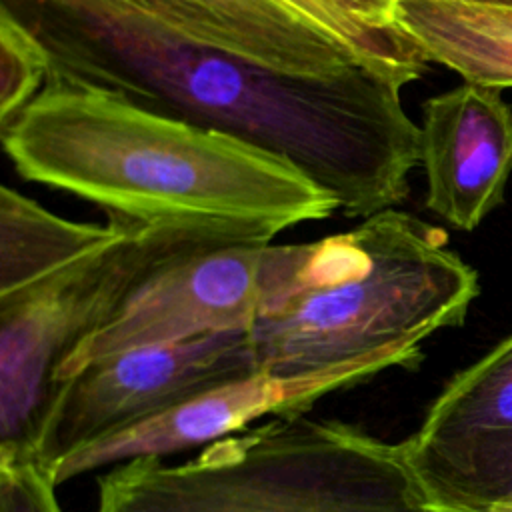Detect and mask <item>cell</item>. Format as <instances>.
Masks as SVG:
<instances>
[{
  "instance_id": "6da1fadb",
  "label": "cell",
  "mask_w": 512,
  "mask_h": 512,
  "mask_svg": "<svg viewBox=\"0 0 512 512\" xmlns=\"http://www.w3.org/2000/svg\"><path fill=\"white\" fill-rule=\"evenodd\" d=\"M42 44L50 74L218 130L292 162L348 218L396 208L420 164V126L396 84L274 72L186 38L128 0H0Z\"/></svg>"
},
{
  "instance_id": "7a4b0ae2",
  "label": "cell",
  "mask_w": 512,
  "mask_h": 512,
  "mask_svg": "<svg viewBox=\"0 0 512 512\" xmlns=\"http://www.w3.org/2000/svg\"><path fill=\"white\" fill-rule=\"evenodd\" d=\"M0 136L24 180L132 224L208 222L272 240L340 212L282 156L56 74Z\"/></svg>"
},
{
  "instance_id": "3957f363",
  "label": "cell",
  "mask_w": 512,
  "mask_h": 512,
  "mask_svg": "<svg viewBox=\"0 0 512 512\" xmlns=\"http://www.w3.org/2000/svg\"><path fill=\"white\" fill-rule=\"evenodd\" d=\"M478 274L440 226L398 208L304 244H270L250 340L258 370L294 376L378 354L422 362V344L462 326Z\"/></svg>"
},
{
  "instance_id": "277c9868",
  "label": "cell",
  "mask_w": 512,
  "mask_h": 512,
  "mask_svg": "<svg viewBox=\"0 0 512 512\" xmlns=\"http://www.w3.org/2000/svg\"><path fill=\"white\" fill-rule=\"evenodd\" d=\"M96 512H436L404 452L362 428L276 416L182 464L142 456L98 482Z\"/></svg>"
},
{
  "instance_id": "5b68a950",
  "label": "cell",
  "mask_w": 512,
  "mask_h": 512,
  "mask_svg": "<svg viewBox=\"0 0 512 512\" xmlns=\"http://www.w3.org/2000/svg\"><path fill=\"white\" fill-rule=\"evenodd\" d=\"M230 240L266 238L208 222L130 224L116 240L0 294V458L32 456L58 364L150 272Z\"/></svg>"
},
{
  "instance_id": "8992f818",
  "label": "cell",
  "mask_w": 512,
  "mask_h": 512,
  "mask_svg": "<svg viewBox=\"0 0 512 512\" xmlns=\"http://www.w3.org/2000/svg\"><path fill=\"white\" fill-rule=\"evenodd\" d=\"M258 370L248 330L218 332L102 358L54 386L32 456H64Z\"/></svg>"
},
{
  "instance_id": "52a82bcc",
  "label": "cell",
  "mask_w": 512,
  "mask_h": 512,
  "mask_svg": "<svg viewBox=\"0 0 512 512\" xmlns=\"http://www.w3.org/2000/svg\"><path fill=\"white\" fill-rule=\"evenodd\" d=\"M268 240H230L172 258L150 272L58 364L54 386L82 368L138 348L250 330L262 294Z\"/></svg>"
},
{
  "instance_id": "ba28073f",
  "label": "cell",
  "mask_w": 512,
  "mask_h": 512,
  "mask_svg": "<svg viewBox=\"0 0 512 512\" xmlns=\"http://www.w3.org/2000/svg\"><path fill=\"white\" fill-rule=\"evenodd\" d=\"M402 354H378L312 374L282 376L256 370L210 388L146 422L88 444L48 472L56 486L90 470L122 464L142 456H166L210 444L250 428L262 416L306 412L322 396L356 386L390 368H416Z\"/></svg>"
},
{
  "instance_id": "9c48e42d",
  "label": "cell",
  "mask_w": 512,
  "mask_h": 512,
  "mask_svg": "<svg viewBox=\"0 0 512 512\" xmlns=\"http://www.w3.org/2000/svg\"><path fill=\"white\" fill-rule=\"evenodd\" d=\"M426 208L470 232L504 200L512 172V108L498 88L464 82L422 106Z\"/></svg>"
},
{
  "instance_id": "30bf717a",
  "label": "cell",
  "mask_w": 512,
  "mask_h": 512,
  "mask_svg": "<svg viewBox=\"0 0 512 512\" xmlns=\"http://www.w3.org/2000/svg\"><path fill=\"white\" fill-rule=\"evenodd\" d=\"M128 2L186 38L274 72L336 78L366 68L342 40L274 0Z\"/></svg>"
},
{
  "instance_id": "8fae6325",
  "label": "cell",
  "mask_w": 512,
  "mask_h": 512,
  "mask_svg": "<svg viewBox=\"0 0 512 512\" xmlns=\"http://www.w3.org/2000/svg\"><path fill=\"white\" fill-rule=\"evenodd\" d=\"M512 434V334L450 378L404 452L422 476L464 452Z\"/></svg>"
},
{
  "instance_id": "7c38bea8",
  "label": "cell",
  "mask_w": 512,
  "mask_h": 512,
  "mask_svg": "<svg viewBox=\"0 0 512 512\" xmlns=\"http://www.w3.org/2000/svg\"><path fill=\"white\" fill-rule=\"evenodd\" d=\"M398 30L428 62L464 82L512 88V6L458 0H396Z\"/></svg>"
},
{
  "instance_id": "4fadbf2b",
  "label": "cell",
  "mask_w": 512,
  "mask_h": 512,
  "mask_svg": "<svg viewBox=\"0 0 512 512\" xmlns=\"http://www.w3.org/2000/svg\"><path fill=\"white\" fill-rule=\"evenodd\" d=\"M132 222H74L26 194L0 188V294L14 292L116 240Z\"/></svg>"
},
{
  "instance_id": "5bb4252c",
  "label": "cell",
  "mask_w": 512,
  "mask_h": 512,
  "mask_svg": "<svg viewBox=\"0 0 512 512\" xmlns=\"http://www.w3.org/2000/svg\"><path fill=\"white\" fill-rule=\"evenodd\" d=\"M314 2L336 20L348 46L380 78L404 88L426 72L428 60L396 26V0Z\"/></svg>"
},
{
  "instance_id": "9a60e30c",
  "label": "cell",
  "mask_w": 512,
  "mask_h": 512,
  "mask_svg": "<svg viewBox=\"0 0 512 512\" xmlns=\"http://www.w3.org/2000/svg\"><path fill=\"white\" fill-rule=\"evenodd\" d=\"M416 480L436 512H488L512 498V434L484 442Z\"/></svg>"
},
{
  "instance_id": "2e32d148",
  "label": "cell",
  "mask_w": 512,
  "mask_h": 512,
  "mask_svg": "<svg viewBox=\"0 0 512 512\" xmlns=\"http://www.w3.org/2000/svg\"><path fill=\"white\" fill-rule=\"evenodd\" d=\"M50 60L36 36L0 8V124L18 114L44 86Z\"/></svg>"
},
{
  "instance_id": "e0dca14e",
  "label": "cell",
  "mask_w": 512,
  "mask_h": 512,
  "mask_svg": "<svg viewBox=\"0 0 512 512\" xmlns=\"http://www.w3.org/2000/svg\"><path fill=\"white\" fill-rule=\"evenodd\" d=\"M50 472L32 456L0 458V512H62Z\"/></svg>"
},
{
  "instance_id": "ac0fdd59",
  "label": "cell",
  "mask_w": 512,
  "mask_h": 512,
  "mask_svg": "<svg viewBox=\"0 0 512 512\" xmlns=\"http://www.w3.org/2000/svg\"><path fill=\"white\" fill-rule=\"evenodd\" d=\"M274 2L282 4L284 8L292 10L294 14H298V16H302V18L310 20L314 26H318V28H322L324 32L336 36L338 40H342V42L348 46V42H346L342 30H340V26L336 24V20H334L320 4H316L314 0H274ZM348 48H350V46H348ZM350 50H352V48H350ZM352 52H354V50H352ZM354 54H356V52H354Z\"/></svg>"
},
{
  "instance_id": "d6986e66",
  "label": "cell",
  "mask_w": 512,
  "mask_h": 512,
  "mask_svg": "<svg viewBox=\"0 0 512 512\" xmlns=\"http://www.w3.org/2000/svg\"><path fill=\"white\" fill-rule=\"evenodd\" d=\"M488 512H512V498L504 500V502H498L496 506H492Z\"/></svg>"
},
{
  "instance_id": "ffe728a7",
  "label": "cell",
  "mask_w": 512,
  "mask_h": 512,
  "mask_svg": "<svg viewBox=\"0 0 512 512\" xmlns=\"http://www.w3.org/2000/svg\"><path fill=\"white\" fill-rule=\"evenodd\" d=\"M458 2H480V4H508V6H512V0H458Z\"/></svg>"
}]
</instances>
